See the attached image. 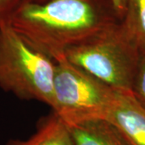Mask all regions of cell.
Here are the masks:
<instances>
[{
	"mask_svg": "<svg viewBox=\"0 0 145 145\" xmlns=\"http://www.w3.org/2000/svg\"><path fill=\"white\" fill-rule=\"evenodd\" d=\"M119 22L110 0L20 1L10 26L27 44L57 61L70 48Z\"/></svg>",
	"mask_w": 145,
	"mask_h": 145,
	"instance_id": "6da1fadb",
	"label": "cell"
},
{
	"mask_svg": "<svg viewBox=\"0 0 145 145\" xmlns=\"http://www.w3.org/2000/svg\"><path fill=\"white\" fill-rule=\"evenodd\" d=\"M56 63L27 44L10 26L0 27V87L24 100L55 106Z\"/></svg>",
	"mask_w": 145,
	"mask_h": 145,
	"instance_id": "7a4b0ae2",
	"label": "cell"
},
{
	"mask_svg": "<svg viewBox=\"0 0 145 145\" xmlns=\"http://www.w3.org/2000/svg\"><path fill=\"white\" fill-rule=\"evenodd\" d=\"M140 52L121 21L68 49L65 57L119 90H131Z\"/></svg>",
	"mask_w": 145,
	"mask_h": 145,
	"instance_id": "3957f363",
	"label": "cell"
},
{
	"mask_svg": "<svg viewBox=\"0 0 145 145\" xmlns=\"http://www.w3.org/2000/svg\"><path fill=\"white\" fill-rule=\"evenodd\" d=\"M55 63L52 112L67 125L106 119L119 89L110 87L65 57Z\"/></svg>",
	"mask_w": 145,
	"mask_h": 145,
	"instance_id": "277c9868",
	"label": "cell"
},
{
	"mask_svg": "<svg viewBox=\"0 0 145 145\" xmlns=\"http://www.w3.org/2000/svg\"><path fill=\"white\" fill-rule=\"evenodd\" d=\"M106 119L119 130L131 145H145V107L131 90H118Z\"/></svg>",
	"mask_w": 145,
	"mask_h": 145,
	"instance_id": "5b68a950",
	"label": "cell"
},
{
	"mask_svg": "<svg viewBox=\"0 0 145 145\" xmlns=\"http://www.w3.org/2000/svg\"><path fill=\"white\" fill-rule=\"evenodd\" d=\"M67 126L75 145H131L106 119H93Z\"/></svg>",
	"mask_w": 145,
	"mask_h": 145,
	"instance_id": "8992f818",
	"label": "cell"
},
{
	"mask_svg": "<svg viewBox=\"0 0 145 145\" xmlns=\"http://www.w3.org/2000/svg\"><path fill=\"white\" fill-rule=\"evenodd\" d=\"M6 145H75L67 124L52 112L39 123L33 135L25 140H10Z\"/></svg>",
	"mask_w": 145,
	"mask_h": 145,
	"instance_id": "52a82bcc",
	"label": "cell"
},
{
	"mask_svg": "<svg viewBox=\"0 0 145 145\" xmlns=\"http://www.w3.org/2000/svg\"><path fill=\"white\" fill-rule=\"evenodd\" d=\"M121 24L140 52H145V0H127Z\"/></svg>",
	"mask_w": 145,
	"mask_h": 145,
	"instance_id": "ba28073f",
	"label": "cell"
},
{
	"mask_svg": "<svg viewBox=\"0 0 145 145\" xmlns=\"http://www.w3.org/2000/svg\"><path fill=\"white\" fill-rule=\"evenodd\" d=\"M131 92L135 99L145 107V52H140Z\"/></svg>",
	"mask_w": 145,
	"mask_h": 145,
	"instance_id": "9c48e42d",
	"label": "cell"
},
{
	"mask_svg": "<svg viewBox=\"0 0 145 145\" xmlns=\"http://www.w3.org/2000/svg\"><path fill=\"white\" fill-rule=\"evenodd\" d=\"M20 0H0V27L10 26V18Z\"/></svg>",
	"mask_w": 145,
	"mask_h": 145,
	"instance_id": "30bf717a",
	"label": "cell"
},
{
	"mask_svg": "<svg viewBox=\"0 0 145 145\" xmlns=\"http://www.w3.org/2000/svg\"><path fill=\"white\" fill-rule=\"evenodd\" d=\"M114 7V12L120 21L123 20L126 11L127 0H110Z\"/></svg>",
	"mask_w": 145,
	"mask_h": 145,
	"instance_id": "8fae6325",
	"label": "cell"
},
{
	"mask_svg": "<svg viewBox=\"0 0 145 145\" xmlns=\"http://www.w3.org/2000/svg\"><path fill=\"white\" fill-rule=\"evenodd\" d=\"M20 1H43V0H20Z\"/></svg>",
	"mask_w": 145,
	"mask_h": 145,
	"instance_id": "7c38bea8",
	"label": "cell"
}]
</instances>
